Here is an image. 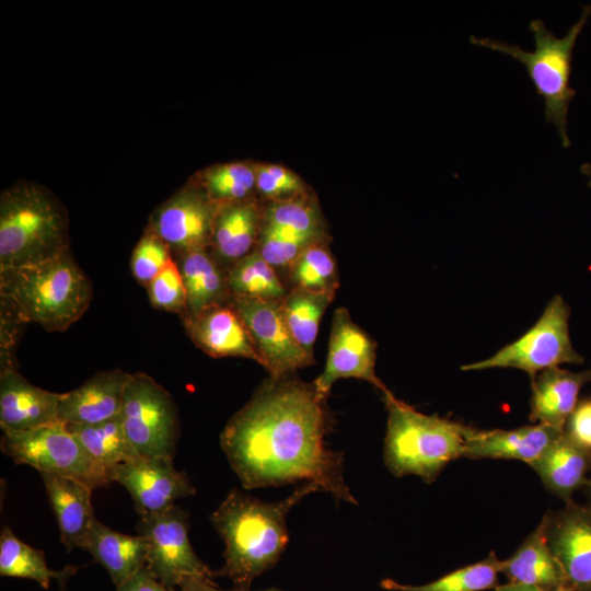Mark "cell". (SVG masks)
Instances as JSON below:
<instances>
[{"mask_svg": "<svg viewBox=\"0 0 591 591\" xmlns=\"http://www.w3.org/2000/svg\"><path fill=\"white\" fill-rule=\"evenodd\" d=\"M325 396L313 383L265 381L225 425L221 448L245 489L314 483L337 501L356 505L344 478V455L328 449Z\"/></svg>", "mask_w": 591, "mask_h": 591, "instance_id": "6da1fadb", "label": "cell"}, {"mask_svg": "<svg viewBox=\"0 0 591 591\" xmlns=\"http://www.w3.org/2000/svg\"><path fill=\"white\" fill-rule=\"evenodd\" d=\"M315 491H322L318 485L302 483L287 498L266 502L233 488L210 517L225 545L224 565L215 578H228L235 589L250 590L257 577L277 564L288 544V512Z\"/></svg>", "mask_w": 591, "mask_h": 591, "instance_id": "7a4b0ae2", "label": "cell"}, {"mask_svg": "<svg viewBox=\"0 0 591 591\" xmlns=\"http://www.w3.org/2000/svg\"><path fill=\"white\" fill-rule=\"evenodd\" d=\"M92 283L70 252L43 263L0 270L1 314L63 332L88 310Z\"/></svg>", "mask_w": 591, "mask_h": 591, "instance_id": "3957f363", "label": "cell"}, {"mask_svg": "<svg viewBox=\"0 0 591 591\" xmlns=\"http://www.w3.org/2000/svg\"><path fill=\"white\" fill-rule=\"evenodd\" d=\"M382 396L389 413L383 459L391 474L416 475L430 484L451 461L463 456L472 427L421 414L391 392Z\"/></svg>", "mask_w": 591, "mask_h": 591, "instance_id": "277c9868", "label": "cell"}, {"mask_svg": "<svg viewBox=\"0 0 591 591\" xmlns=\"http://www.w3.org/2000/svg\"><path fill=\"white\" fill-rule=\"evenodd\" d=\"M69 251L67 216L48 190L20 184L0 198V270L34 265Z\"/></svg>", "mask_w": 591, "mask_h": 591, "instance_id": "5b68a950", "label": "cell"}, {"mask_svg": "<svg viewBox=\"0 0 591 591\" xmlns=\"http://www.w3.org/2000/svg\"><path fill=\"white\" fill-rule=\"evenodd\" d=\"M591 15V4L582 7L579 20L565 36L557 37L542 20L530 22L535 48L525 51L520 46L488 37L470 36L473 45L482 46L512 57L522 63L534 85L535 92L544 100V115L559 135L563 148H569L568 112L576 95L570 86L571 61L575 44Z\"/></svg>", "mask_w": 591, "mask_h": 591, "instance_id": "8992f818", "label": "cell"}, {"mask_svg": "<svg viewBox=\"0 0 591 591\" xmlns=\"http://www.w3.org/2000/svg\"><path fill=\"white\" fill-rule=\"evenodd\" d=\"M571 310L560 294L554 296L536 323L514 341L493 356L463 364V371L513 368L534 379L540 372L560 364H580L583 357L573 348L569 334Z\"/></svg>", "mask_w": 591, "mask_h": 591, "instance_id": "52a82bcc", "label": "cell"}, {"mask_svg": "<svg viewBox=\"0 0 591 591\" xmlns=\"http://www.w3.org/2000/svg\"><path fill=\"white\" fill-rule=\"evenodd\" d=\"M0 448L16 464L73 478L92 489L112 483L109 472L59 420L28 431H3Z\"/></svg>", "mask_w": 591, "mask_h": 591, "instance_id": "ba28073f", "label": "cell"}, {"mask_svg": "<svg viewBox=\"0 0 591 591\" xmlns=\"http://www.w3.org/2000/svg\"><path fill=\"white\" fill-rule=\"evenodd\" d=\"M120 418L139 455L173 457L178 437L176 407L170 393L150 375L131 373Z\"/></svg>", "mask_w": 591, "mask_h": 591, "instance_id": "9c48e42d", "label": "cell"}, {"mask_svg": "<svg viewBox=\"0 0 591 591\" xmlns=\"http://www.w3.org/2000/svg\"><path fill=\"white\" fill-rule=\"evenodd\" d=\"M139 534L149 544L147 567L170 591L186 579L213 582L215 571L194 552L189 536V515L174 505L157 514L140 518Z\"/></svg>", "mask_w": 591, "mask_h": 591, "instance_id": "30bf717a", "label": "cell"}, {"mask_svg": "<svg viewBox=\"0 0 591 591\" xmlns=\"http://www.w3.org/2000/svg\"><path fill=\"white\" fill-rule=\"evenodd\" d=\"M281 301L237 296L228 300L248 333L259 364L271 379L288 376L313 363L292 336Z\"/></svg>", "mask_w": 591, "mask_h": 591, "instance_id": "8fae6325", "label": "cell"}, {"mask_svg": "<svg viewBox=\"0 0 591 591\" xmlns=\"http://www.w3.org/2000/svg\"><path fill=\"white\" fill-rule=\"evenodd\" d=\"M109 477L128 490L139 518L162 512L175 500L196 494L187 475L174 467L170 456L139 455L113 467Z\"/></svg>", "mask_w": 591, "mask_h": 591, "instance_id": "7c38bea8", "label": "cell"}, {"mask_svg": "<svg viewBox=\"0 0 591 591\" xmlns=\"http://www.w3.org/2000/svg\"><path fill=\"white\" fill-rule=\"evenodd\" d=\"M376 344L351 318L345 308L335 310L323 372L312 382L316 391L327 397L339 379L356 378L374 385L382 395L389 389L375 373Z\"/></svg>", "mask_w": 591, "mask_h": 591, "instance_id": "4fadbf2b", "label": "cell"}, {"mask_svg": "<svg viewBox=\"0 0 591 591\" xmlns=\"http://www.w3.org/2000/svg\"><path fill=\"white\" fill-rule=\"evenodd\" d=\"M548 545L571 591H591V506L572 501L543 517Z\"/></svg>", "mask_w": 591, "mask_h": 591, "instance_id": "5bb4252c", "label": "cell"}, {"mask_svg": "<svg viewBox=\"0 0 591 591\" xmlns=\"http://www.w3.org/2000/svg\"><path fill=\"white\" fill-rule=\"evenodd\" d=\"M219 206L207 195L184 189L154 212L148 229L179 254L206 248Z\"/></svg>", "mask_w": 591, "mask_h": 591, "instance_id": "9a60e30c", "label": "cell"}, {"mask_svg": "<svg viewBox=\"0 0 591 591\" xmlns=\"http://www.w3.org/2000/svg\"><path fill=\"white\" fill-rule=\"evenodd\" d=\"M62 393L38 387L15 367H2L0 374V426L3 431H28L58 420Z\"/></svg>", "mask_w": 591, "mask_h": 591, "instance_id": "2e32d148", "label": "cell"}, {"mask_svg": "<svg viewBox=\"0 0 591 591\" xmlns=\"http://www.w3.org/2000/svg\"><path fill=\"white\" fill-rule=\"evenodd\" d=\"M130 375L120 369L99 372L79 387L62 393L58 420L65 425H93L120 415Z\"/></svg>", "mask_w": 591, "mask_h": 591, "instance_id": "e0dca14e", "label": "cell"}, {"mask_svg": "<svg viewBox=\"0 0 591 591\" xmlns=\"http://www.w3.org/2000/svg\"><path fill=\"white\" fill-rule=\"evenodd\" d=\"M183 322L189 338L209 356L243 357L259 363L244 324L228 303L185 315Z\"/></svg>", "mask_w": 591, "mask_h": 591, "instance_id": "ac0fdd59", "label": "cell"}, {"mask_svg": "<svg viewBox=\"0 0 591 591\" xmlns=\"http://www.w3.org/2000/svg\"><path fill=\"white\" fill-rule=\"evenodd\" d=\"M563 432L542 424L511 430L472 428L466 438L463 456L473 460H518L531 465Z\"/></svg>", "mask_w": 591, "mask_h": 591, "instance_id": "d6986e66", "label": "cell"}, {"mask_svg": "<svg viewBox=\"0 0 591 591\" xmlns=\"http://www.w3.org/2000/svg\"><path fill=\"white\" fill-rule=\"evenodd\" d=\"M50 507L60 532V541L68 552L85 549L96 518L91 502L93 489L88 485L51 473L39 472Z\"/></svg>", "mask_w": 591, "mask_h": 591, "instance_id": "ffe728a7", "label": "cell"}, {"mask_svg": "<svg viewBox=\"0 0 591 591\" xmlns=\"http://www.w3.org/2000/svg\"><path fill=\"white\" fill-rule=\"evenodd\" d=\"M589 382L591 369L572 372L555 367L540 372L532 379L530 419L564 431L581 389Z\"/></svg>", "mask_w": 591, "mask_h": 591, "instance_id": "44dd1931", "label": "cell"}, {"mask_svg": "<svg viewBox=\"0 0 591 591\" xmlns=\"http://www.w3.org/2000/svg\"><path fill=\"white\" fill-rule=\"evenodd\" d=\"M500 573L511 583L545 590L568 588L564 570L548 545L543 519L517 551L501 560Z\"/></svg>", "mask_w": 591, "mask_h": 591, "instance_id": "7402d4cb", "label": "cell"}, {"mask_svg": "<svg viewBox=\"0 0 591 591\" xmlns=\"http://www.w3.org/2000/svg\"><path fill=\"white\" fill-rule=\"evenodd\" d=\"M101 564L116 587L147 566L149 544L146 536L116 532L97 519L85 549Z\"/></svg>", "mask_w": 591, "mask_h": 591, "instance_id": "603a6c76", "label": "cell"}, {"mask_svg": "<svg viewBox=\"0 0 591 591\" xmlns=\"http://www.w3.org/2000/svg\"><path fill=\"white\" fill-rule=\"evenodd\" d=\"M540 476L543 485L566 502L573 493L588 483L591 470V454L563 432L544 454L530 465Z\"/></svg>", "mask_w": 591, "mask_h": 591, "instance_id": "cb8c5ba5", "label": "cell"}, {"mask_svg": "<svg viewBox=\"0 0 591 591\" xmlns=\"http://www.w3.org/2000/svg\"><path fill=\"white\" fill-rule=\"evenodd\" d=\"M178 259L176 264L187 297L185 315L195 314L215 304L228 303L230 292L227 274L206 248L182 253Z\"/></svg>", "mask_w": 591, "mask_h": 591, "instance_id": "d4e9b609", "label": "cell"}, {"mask_svg": "<svg viewBox=\"0 0 591 591\" xmlns=\"http://www.w3.org/2000/svg\"><path fill=\"white\" fill-rule=\"evenodd\" d=\"M258 212L251 201L219 206L211 234L217 255L232 265L251 253L256 240Z\"/></svg>", "mask_w": 591, "mask_h": 591, "instance_id": "484cf974", "label": "cell"}, {"mask_svg": "<svg viewBox=\"0 0 591 591\" xmlns=\"http://www.w3.org/2000/svg\"><path fill=\"white\" fill-rule=\"evenodd\" d=\"M78 568L67 566L61 570L50 569L44 552L19 540L9 526L0 534V575L2 577L25 578L48 589L50 581L57 580L61 587L77 572Z\"/></svg>", "mask_w": 591, "mask_h": 591, "instance_id": "4316f807", "label": "cell"}, {"mask_svg": "<svg viewBox=\"0 0 591 591\" xmlns=\"http://www.w3.org/2000/svg\"><path fill=\"white\" fill-rule=\"evenodd\" d=\"M86 452L108 472L139 456L129 441L120 415L93 425H66Z\"/></svg>", "mask_w": 591, "mask_h": 591, "instance_id": "83f0119b", "label": "cell"}, {"mask_svg": "<svg viewBox=\"0 0 591 591\" xmlns=\"http://www.w3.org/2000/svg\"><path fill=\"white\" fill-rule=\"evenodd\" d=\"M334 297L335 293L292 287L281 301L292 336L312 359L321 318Z\"/></svg>", "mask_w": 591, "mask_h": 591, "instance_id": "f1b7e54d", "label": "cell"}, {"mask_svg": "<svg viewBox=\"0 0 591 591\" xmlns=\"http://www.w3.org/2000/svg\"><path fill=\"white\" fill-rule=\"evenodd\" d=\"M501 560L495 552L475 564L453 570L437 580L420 584H403L392 579L381 581V588L391 591H484L498 584Z\"/></svg>", "mask_w": 591, "mask_h": 591, "instance_id": "f546056e", "label": "cell"}, {"mask_svg": "<svg viewBox=\"0 0 591 591\" xmlns=\"http://www.w3.org/2000/svg\"><path fill=\"white\" fill-rule=\"evenodd\" d=\"M227 279L230 296L281 301L288 293L274 267L257 251L235 262Z\"/></svg>", "mask_w": 591, "mask_h": 591, "instance_id": "4dcf8cb0", "label": "cell"}, {"mask_svg": "<svg viewBox=\"0 0 591 591\" xmlns=\"http://www.w3.org/2000/svg\"><path fill=\"white\" fill-rule=\"evenodd\" d=\"M293 287L335 293L339 286L336 263L320 241L306 246L290 267Z\"/></svg>", "mask_w": 591, "mask_h": 591, "instance_id": "1f68e13d", "label": "cell"}, {"mask_svg": "<svg viewBox=\"0 0 591 591\" xmlns=\"http://www.w3.org/2000/svg\"><path fill=\"white\" fill-rule=\"evenodd\" d=\"M255 183L256 173L243 163L212 167L202 177L207 196L219 205L244 200Z\"/></svg>", "mask_w": 591, "mask_h": 591, "instance_id": "d6a6232c", "label": "cell"}, {"mask_svg": "<svg viewBox=\"0 0 591 591\" xmlns=\"http://www.w3.org/2000/svg\"><path fill=\"white\" fill-rule=\"evenodd\" d=\"M265 227L320 240L317 211L312 205L301 199H286L273 204L265 213Z\"/></svg>", "mask_w": 591, "mask_h": 591, "instance_id": "836d02e7", "label": "cell"}, {"mask_svg": "<svg viewBox=\"0 0 591 591\" xmlns=\"http://www.w3.org/2000/svg\"><path fill=\"white\" fill-rule=\"evenodd\" d=\"M150 302L160 310L186 314L187 297L184 281L174 259L147 286Z\"/></svg>", "mask_w": 591, "mask_h": 591, "instance_id": "e575fe53", "label": "cell"}, {"mask_svg": "<svg viewBox=\"0 0 591 591\" xmlns=\"http://www.w3.org/2000/svg\"><path fill=\"white\" fill-rule=\"evenodd\" d=\"M171 259V248L154 232L147 229L131 256L132 275L147 287Z\"/></svg>", "mask_w": 591, "mask_h": 591, "instance_id": "d590c367", "label": "cell"}, {"mask_svg": "<svg viewBox=\"0 0 591 591\" xmlns=\"http://www.w3.org/2000/svg\"><path fill=\"white\" fill-rule=\"evenodd\" d=\"M317 241L320 240L285 233L264 225L257 252L274 268H290L302 251Z\"/></svg>", "mask_w": 591, "mask_h": 591, "instance_id": "8d00e7d4", "label": "cell"}, {"mask_svg": "<svg viewBox=\"0 0 591 591\" xmlns=\"http://www.w3.org/2000/svg\"><path fill=\"white\" fill-rule=\"evenodd\" d=\"M565 436L591 454V398L578 402L564 427Z\"/></svg>", "mask_w": 591, "mask_h": 591, "instance_id": "74e56055", "label": "cell"}, {"mask_svg": "<svg viewBox=\"0 0 591 591\" xmlns=\"http://www.w3.org/2000/svg\"><path fill=\"white\" fill-rule=\"evenodd\" d=\"M116 591H170L146 566L119 587Z\"/></svg>", "mask_w": 591, "mask_h": 591, "instance_id": "f35d334b", "label": "cell"}, {"mask_svg": "<svg viewBox=\"0 0 591 591\" xmlns=\"http://www.w3.org/2000/svg\"><path fill=\"white\" fill-rule=\"evenodd\" d=\"M255 185L257 189L266 197L276 198L283 195L294 194L290 187L270 174L265 166L258 169Z\"/></svg>", "mask_w": 591, "mask_h": 591, "instance_id": "ab89813d", "label": "cell"}, {"mask_svg": "<svg viewBox=\"0 0 591 591\" xmlns=\"http://www.w3.org/2000/svg\"><path fill=\"white\" fill-rule=\"evenodd\" d=\"M181 591H251V590H222L213 582L201 579H186L179 586ZM262 591H283L279 588H270Z\"/></svg>", "mask_w": 591, "mask_h": 591, "instance_id": "60d3db41", "label": "cell"}, {"mask_svg": "<svg viewBox=\"0 0 591 591\" xmlns=\"http://www.w3.org/2000/svg\"><path fill=\"white\" fill-rule=\"evenodd\" d=\"M495 591H571L569 588H561L558 590H545L535 586L522 584V583H511L497 586Z\"/></svg>", "mask_w": 591, "mask_h": 591, "instance_id": "b9f144b4", "label": "cell"}, {"mask_svg": "<svg viewBox=\"0 0 591 591\" xmlns=\"http://www.w3.org/2000/svg\"><path fill=\"white\" fill-rule=\"evenodd\" d=\"M580 172L589 178L587 185L591 187V163H583L580 166Z\"/></svg>", "mask_w": 591, "mask_h": 591, "instance_id": "7bdbcfd3", "label": "cell"}, {"mask_svg": "<svg viewBox=\"0 0 591 591\" xmlns=\"http://www.w3.org/2000/svg\"><path fill=\"white\" fill-rule=\"evenodd\" d=\"M584 487L588 488V493H589V495H590V497H591V480H590V479L588 480V483L586 484Z\"/></svg>", "mask_w": 591, "mask_h": 591, "instance_id": "ee69618b", "label": "cell"}]
</instances>
